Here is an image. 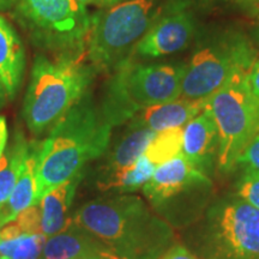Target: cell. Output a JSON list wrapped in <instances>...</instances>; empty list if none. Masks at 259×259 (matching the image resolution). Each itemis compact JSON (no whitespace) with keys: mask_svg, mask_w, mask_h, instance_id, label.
Returning <instances> with one entry per match:
<instances>
[{"mask_svg":"<svg viewBox=\"0 0 259 259\" xmlns=\"http://www.w3.org/2000/svg\"><path fill=\"white\" fill-rule=\"evenodd\" d=\"M155 136L156 132L149 128H131V131L119 142L112 151L108 164L101 178L111 177L134 166L138 158L144 154L145 149Z\"/></svg>","mask_w":259,"mask_h":259,"instance_id":"cell-18","label":"cell"},{"mask_svg":"<svg viewBox=\"0 0 259 259\" xmlns=\"http://www.w3.org/2000/svg\"><path fill=\"white\" fill-rule=\"evenodd\" d=\"M258 52L241 32L222 31L205 41L185 64L181 97L205 100L232 77L250 73Z\"/></svg>","mask_w":259,"mask_h":259,"instance_id":"cell-6","label":"cell"},{"mask_svg":"<svg viewBox=\"0 0 259 259\" xmlns=\"http://www.w3.org/2000/svg\"><path fill=\"white\" fill-rule=\"evenodd\" d=\"M196 30V21L189 3L169 0L128 58L154 59L178 53L190 46Z\"/></svg>","mask_w":259,"mask_h":259,"instance_id":"cell-10","label":"cell"},{"mask_svg":"<svg viewBox=\"0 0 259 259\" xmlns=\"http://www.w3.org/2000/svg\"><path fill=\"white\" fill-rule=\"evenodd\" d=\"M236 5L246 16L259 22V0H240Z\"/></svg>","mask_w":259,"mask_h":259,"instance_id":"cell-28","label":"cell"},{"mask_svg":"<svg viewBox=\"0 0 259 259\" xmlns=\"http://www.w3.org/2000/svg\"><path fill=\"white\" fill-rule=\"evenodd\" d=\"M158 259H200L187 250L183 245H173Z\"/></svg>","mask_w":259,"mask_h":259,"instance_id":"cell-26","label":"cell"},{"mask_svg":"<svg viewBox=\"0 0 259 259\" xmlns=\"http://www.w3.org/2000/svg\"><path fill=\"white\" fill-rule=\"evenodd\" d=\"M30 143L19 132L16 135L14 144L5 150L0 158V209L8 202L17 185L28 156Z\"/></svg>","mask_w":259,"mask_h":259,"instance_id":"cell-19","label":"cell"},{"mask_svg":"<svg viewBox=\"0 0 259 259\" xmlns=\"http://www.w3.org/2000/svg\"><path fill=\"white\" fill-rule=\"evenodd\" d=\"M93 71L71 57L34 61L23 118L34 135L50 132L85 96Z\"/></svg>","mask_w":259,"mask_h":259,"instance_id":"cell-3","label":"cell"},{"mask_svg":"<svg viewBox=\"0 0 259 259\" xmlns=\"http://www.w3.org/2000/svg\"><path fill=\"white\" fill-rule=\"evenodd\" d=\"M239 198L259 210V173H245L238 186Z\"/></svg>","mask_w":259,"mask_h":259,"instance_id":"cell-24","label":"cell"},{"mask_svg":"<svg viewBox=\"0 0 259 259\" xmlns=\"http://www.w3.org/2000/svg\"><path fill=\"white\" fill-rule=\"evenodd\" d=\"M40 259H119L87 229L70 225L45 242Z\"/></svg>","mask_w":259,"mask_h":259,"instance_id":"cell-12","label":"cell"},{"mask_svg":"<svg viewBox=\"0 0 259 259\" xmlns=\"http://www.w3.org/2000/svg\"><path fill=\"white\" fill-rule=\"evenodd\" d=\"M247 82L251 90L254 93V95L259 97V59L255 61L251 72L248 73Z\"/></svg>","mask_w":259,"mask_h":259,"instance_id":"cell-29","label":"cell"},{"mask_svg":"<svg viewBox=\"0 0 259 259\" xmlns=\"http://www.w3.org/2000/svg\"><path fill=\"white\" fill-rule=\"evenodd\" d=\"M6 97H8V94H6V92H5L4 85H3L2 82H0V105L5 101Z\"/></svg>","mask_w":259,"mask_h":259,"instance_id":"cell-33","label":"cell"},{"mask_svg":"<svg viewBox=\"0 0 259 259\" xmlns=\"http://www.w3.org/2000/svg\"><path fill=\"white\" fill-rule=\"evenodd\" d=\"M239 73L208 99L206 107L219 131L218 166L222 171L236 167L238 158L259 130V97Z\"/></svg>","mask_w":259,"mask_h":259,"instance_id":"cell-7","label":"cell"},{"mask_svg":"<svg viewBox=\"0 0 259 259\" xmlns=\"http://www.w3.org/2000/svg\"><path fill=\"white\" fill-rule=\"evenodd\" d=\"M236 166L244 167L245 173H259V130L242 150Z\"/></svg>","mask_w":259,"mask_h":259,"instance_id":"cell-25","label":"cell"},{"mask_svg":"<svg viewBox=\"0 0 259 259\" xmlns=\"http://www.w3.org/2000/svg\"><path fill=\"white\" fill-rule=\"evenodd\" d=\"M210 184L211 181L208 176L194 167L183 154H180L173 160L155 168L153 176L142 189L150 203L158 206L179 196L184 191L194 186Z\"/></svg>","mask_w":259,"mask_h":259,"instance_id":"cell-11","label":"cell"},{"mask_svg":"<svg viewBox=\"0 0 259 259\" xmlns=\"http://www.w3.org/2000/svg\"><path fill=\"white\" fill-rule=\"evenodd\" d=\"M113 126L83 97L50 131L37 148L35 203L54 187L82 174L87 163L105 153Z\"/></svg>","mask_w":259,"mask_h":259,"instance_id":"cell-2","label":"cell"},{"mask_svg":"<svg viewBox=\"0 0 259 259\" xmlns=\"http://www.w3.org/2000/svg\"><path fill=\"white\" fill-rule=\"evenodd\" d=\"M82 174L52 189L40 200L42 234L46 239L58 234L71 222L70 208L76 196Z\"/></svg>","mask_w":259,"mask_h":259,"instance_id":"cell-15","label":"cell"},{"mask_svg":"<svg viewBox=\"0 0 259 259\" xmlns=\"http://www.w3.org/2000/svg\"><path fill=\"white\" fill-rule=\"evenodd\" d=\"M17 10L37 44L73 53L83 48L93 18L77 0H18Z\"/></svg>","mask_w":259,"mask_h":259,"instance_id":"cell-8","label":"cell"},{"mask_svg":"<svg viewBox=\"0 0 259 259\" xmlns=\"http://www.w3.org/2000/svg\"><path fill=\"white\" fill-rule=\"evenodd\" d=\"M79 4H82L83 6H97V8H111V6H114L119 3L124 2V0H77Z\"/></svg>","mask_w":259,"mask_h":259,"instance_id":"cell-31","label":"cell"},{"mask_svg":"<svg viewBox=\"0 0 259 259\" xmlns=\"http://www.w3.org/2000/svg\"><path fill=\"white\" fill-rule=\"evenodd\" d=\"M205 231L211 259H259V210L245 200L216 205Z\"/></svg>","mask_w":259,"mask_h":259,"instance_id":"cell-9","label":"cell"},{"mask_svg":"<svg viewBox=\"0 0 259 259\" xmlns=\"http://www.w3.org/2000/svg\"><path fill=\"white\" fill-rule=\"evenodd\" d=\"M46 240L44 234L22 235L10 259H40Z\"/></svg>","mask_w":259,"mask_h":259,"instance_id":"cell-22","label":"cell"},{"mask_svg":"<svg viewBox=\"0 0 259 259\" xmlns=\"http://www.w3.org/2000/svg\"><path fill=\"white\" fill-rule=\"evenodd\" d=\"M155 168L156 167L143 154L132 167L111 177L101 178L97 181V186L101 191L118 190L119 192H134L148 183Z\"/></svg>","mask_w":259,"mask_h":259,"instance_id":"cell-20","label":"cell"},{"mask_svg":"<svg viewBox=\"0 0 259 259\" xmlns=\"http://www.w3.org/2000/svg\"><path fill=\"white\" fill-rule=\"evenodd\" d=\"M197 2L204 6H218L228 4V3H239L240 0H197Z\"/></svg>","mask_w":259,"mask_h":259,"instance_id":"cell-32","label":"cell"},{"mask_svg":"<svg viewBox=\"0 0 259 259\" xmlns=\"http://www.w3.org/2000/svg\"><path fill=\"white\" fill-rule=\"evenodd\" d=\"M219 131L209 108H205L184 126L181 154L194 167L206 174L218 161Z\"/></svg>","mask_w":259,"mask_h":259,"instance_id":"cell-13","label":"cell"},{"mask_svg":"<svg viewBox=\"0 0 259 259\" xmlns=\"http://www.w3.org/2000/svg\"><path fill=\"white\" fill-rule=\"evenodd\" d=\"M208 99L186 100L180 99L174 101L148 107L132 116L130 128H149L158 132L168 128L184 127L205 108Z\"/></svg>","mask_w":259,"mask_h":259,"instance_id":"cell-14","label":"cell"},{"mask_svg":"<svg viewBox=\"0 0 259 259\" xmlns=\"http://www.w3.org/2000/svg\"><path fill=\"white\" fill-rule=\"evenodd\" d=\"M22 235H24V233L22 232L21 227L16 221L6 223L5 226L0 228V240L2 241L15 240V239L21 238Z\"/></svg>","mask_w":259,"mask_h":259,"instance_id":"cell-27","label":"cell"},{"mask_svg":"<svg viewBox=\"0 0 259 259\" xmlns=\"http://www.w3.org/2000/svg\"><path fill=\"white\" fill-rule=\"evenodd\" d=\"M169 0H124L93 18L88 57L97 69H115L127 59Z\"/></svg>","mask_w":259,"mask_h":259,"instance_id":"cell-5","label":"cell"},{"mask_svg":"<svg viewBox=\"0 0 259 259\" xmlns=\"http://www.w3.org/2000/svg\"><path fill=\"white\" fill-rule=\"evenodd\" d=\"M71 220L119 259H158L174 242L169 223L134 194L94 199L80 206Z\"/></svg>","mask_w":259,"mask_h":259,"instance_id":"cell-1","label":"cell"},{"mask_svg":"<svg viewBox=\"0 0 259 259\" xmlns=\"http://www.w3.org/2000/svg\"><path fill=\"white\" fill-rule=\"evenodd\" d=\"M185 64L136 63L127 58L114 69L102 115L112 126L130 121L136 113L181 97Z\"/></svg>","mask_w":259,"mask_h":259,"instance_id":"cell-4","label":"cell"},{"mask_svg":"<svg viewBox=\"0 0 259 259\" xmlns=\"http://www.w3.org/2000/svg\"><path fill=\"white\" fill-rule=\"evenodd\" d=\"M38 145L30 144L28 156L19 177L17 185L8 202L0 209V228L6 223L15 221L17 215L35 203V187H36V160Z\"/></svg>","mask_w":259,"mask_h":259,"instance_id":"cell-17","label":"cell"},{"mask_svg":"<svg viewBox=\"0 0 259 259\" xmlns=\"http://www.w3.org/2000/svg\"><path fill=\"white\" fill-rule=\"evenodd\" d=\"M3 2V0H0V3H2Z\"/></svg>","mask_w":259,"mask_h":259,"instance_id":"cell-35","label":"cell"},{"mask_svg":"<svg viewBox=\"0 0 259 259\" xmlns=\"http://www.w3.org/2000/svg\"><path fill=\"white\" fill-rule=\"evenodd\" d=\"M9 132H8V124L4 116H0V158L3 157L5 150L6 144H8Z\"/></svg>","mask_w":259,"mask_h":259,"instance_id":"cell-30","label":"cell"},{"mask_svg":"<svg viewBox=\"0 0 259 259\" xmlns=\"http://www.w3.org/2000/svg\"><path fill=\"white\" fill-rule=\"evenodd\" d=\"M24 71V48L14 29L0 16V82L8 97H14Z\"/></svg>","mask_w":259,"mask_h":259,"instance_id":"cell-16","label":"cell"},{"mask_svg":"<svg viewBox=\"0 0 259 259\" xmlns=\"http://www.w3.org/2000/svg\"><path fill=\"white\" fill-rule=\"evenodd\" d=\"M255 41H257V44L259 45V25H258L257 30H255Z\"/></svg>","mask_w":259,"mask_h":259,"instance_id":"cell-34","label":"cell"},{"mask_svg":"<svg viewBox=\"0 0 259 259\" xmlns=\"http://www.w3.org/2000/svg\"><path fill=\"white\" fill-rule=\"evenodd\" d=\"M25 235L42 234L41 209L40 204H34L23 211H21L15 219Z\"/></svg>","mask_w":259,"mask_h":259,"instance_id":"cell-23","label":"cell"},{"mask_svg":"<svg viewBox=\"0 0 259 259\" xmlns=\"http://www.w3.org/2000/svg\"><path fill=\"white\" fill-rule=\"evenodd\" d=\"M183 134L184 127L168 128L158 132L145 149L144 156L155 167L179 156L183 151Z\"/></svg>","mask_w":259,"mask_h":259,"instance_id":"cell-21","label":"cell"}]
</instances>
